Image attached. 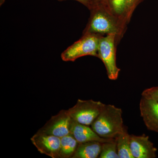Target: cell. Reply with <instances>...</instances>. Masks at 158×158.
<instances>
[{"label":"cell","instance_id":"1","mask_svg":"<svg viewBox=\"0 0 158 158\" xmlns=\"http://www.w3.org/2000/svg\"><path fill=\"white\" fill-rule=\"evenodd\" d=\"M90 11V18L83 35L92 34L103 36L114 34L119 43L126 31L127 23L115 15L108 7L95 6Z\"/></svg>","mask_w":158,"mask_h":158},{"label":"cell","instance_id":"2","mask_svg":"<svg viewBox=\"0 0 158 158\" xmlns=\"http://www.w3.org/2000/svg\"><path fill=\"white\" fill-rule=\"evenodd\" d=\"M122 110L112 105H105L91 124V128L101 137L115 138L124 127Z\"/></svg>","mask_w":158,"mask_h":158},{"label":"cell","instance_id":"3","mask_svg":"<svg viewBox=\"0 0 158 158\" xmlns=\"http://www.w3.org/2000/svg\"><path fill=\"white\" fill-rule=\"evenodd\" d=\"M101 37L92 34L83 35L79 40L62 53V60L65 62H74L85 56L98 57L99 42Z\"/></svg>","mask_w":158,"mask_h":158},{"label":"cell","instance_id":"4","mask_svg":"<svg viewBox=\"0 0 158 158\" xmlns=\"http://www.w3.org/2000/svg\"><path fill=\"white\" fill-rule=\"evenodd\" d=\"M118 44L114 34H108L100 38L98 58L104 64L108 78L111 80L118 78L120 71L116 62V47Z\"/></svg>","mask_w":158,"mask_h":158},{"label":"cell","instance_id":"5","mask_svg":"<svg viewBox=\"0 0 158 158\" xmlns=\"http://www.w3.org/2000/svg\"><path fill=\"white\" fill-rule=\"evenodd\" d=\"M105 104L93 100L78 99L73 107L68 110L73 120L87 126H91L101 112Z\"/></svg>","mask_w":158,"mask_h":158},{"label":"cell","instance_id":"6","mask_svg":"<svg viewBox=\"0 0 158 158\" xmlns=\"http://www.w3.org/2000/svg\"><path fill=\"white\" fill-rule=\"evenodd\" d=\"M72 120L68 110H61L52 116L37 132L62 138L70 134Z\"/></svg>","mask_w":158,"mask_h":158},{"label":"cell","instance_id":"7","mask_svg":"<svg viewBox=\"0 0 158 158\" xmlns=\"http://www.w3.org/2000/svg\"><path fill=\"white\" fill-rule=\"evenodd\" d=\"M31 140L40 153L52 158H59L60 148L59 137L37 132Z\"/></svg>","mask_w":158,"mask_h":158},{"label":"cell","instance_id":"8","mask_svg":"<svg viewBox=\"0 0 158 158\" xmlns=\"http://www.w3.org/2000/svg\"><path fill=\"white\" fill-rule=\"evenodd\" d=\"M131 152L134 158H154L157 148L149 140L148 136L130 135Z\"/></svg>","mask_w":158,"mask_h":158},{"label":"cell","instance_id":"9","mask_svg":"<svg viewBox=\"0 0 158 158\" xmlns=\"http://www.w3.org/2000/svg\"><path fill=\"white\" fill-rule=\"evenodd\" d=\"M140 114L148 129L158 133V102L142 97L139 104Z\"/></svg>","mask_w":158,"mask_h":158},{"label":"cell","instance_id":"10","mask_svg":"<svg viewBox=\"0 0 158 158\" xmlns=\"http://www.w3.org/2000/svg\"><path fill=\"white\" fill-rule=\"evenodd\" d=\"M70 134L74 137L79 143L89 141H98L104 143L113 139L102 138L89 126L81 124L73 119L71 126Z\"/></svg>","mask_w":158,"mask_h":158},{"label":"cell","instance_id":"11","mask_svg":"<svg viewBox=\"0 0 158 158\" xmlns=\"http://www.w3.org/2000/svg\"><path fill=\"white\" fill-rule=\"evenodd\" d=\"M102 143L98 141H89L79 143L72 158H99Z\"/></svg>","mask_w":158,"mask_h":158},{"label":"cell","instance_id":"12","mask_svg":"<svg viewBox=\"0 0 158 158\" xmlns=\"http://www.w3.org/2000/svg\"><path fill=\"white\" fill-rule=\"evenodd\" d=\"M119 158H134L131 152L130 135L127 128L124 126L123 129L115 138Z\"/></svg>","mask_w":158,"mask_h":158},{"label":"cell","instance_id":"13","mask_svg":"<svg viewBox=\"0 0 158 158\" xmlns=\"http://www.w3.org/2000/svg\"><path fill=\"white\" fill-rule=\"evenodd\" d=\"M78 144V142L71 134L60 138L59 158L72 157Z\"/></svg>","mask_w":158,"mask_h":158},{"label":"cell","instance_id":"14","mask_svg":"<svg viewBox=\"0 0 158 158\" xmlns=\"http://www.w3.org/2000/svg\"><path fill=\"white\" fill-rule=\"evenodd\" d=\"M100 158H119L115 138L102 143Z\"/></svg>","mask_w":158,"mask_h":158},{"label":"cell","instance_id":"15","mask_svg":"<svg viewBox=\"0 0 158 158\" xmlns=\"http://www.w3.org/2000/svg\"><path fill=\"white\" fill-rule=\"evenodd\" d=\"M127 1V0H110L109 3V9L111 11L127 23V22L126 20L125 15Z\"/></svg>","mask_w":158,"mask_h":158},{"label":"cell","instance_id":"16","mask_svg":"<svg viewBox=\"0 0 158 158\" xmlns=\"http://www.w3.org/2000/svg\"><path fill=\"white\" fill-rule=\"evenodd\" d=\"M143 1V0H127L126 10V20L128 24L130 23L134 11L137 6Z\"/></svg>","mask_w":158,"mask_h":158},{"label":"cell","instance_id":"17","mask_svg":"<svg viewBox=\"0 0 158 158\" xmlns=\"http://www.w3.org/2000/svg\"><path fill=\"white\" fill-rule=\"evenodd\" d=\"M141 95L145 98L153 100L158 102V86L145 89Z\"/></svg>","mask_w":158,"mask_h":158},{"label":"cell","instance_id":"18","mask_svg":"<svg viewBox=\"0 0 158 158\" xmlns=\"http://www.w3.org/2000/svg\"><path fill=\"white\" fill-rule=\"evenodd\" d=\"M59 2L66 1V0H58ZM81 3L82 5L86 6L89 10H90L93 6V0H74Z\"/></svg>","mask_w":158,"mask_h":158},{"label":"cell","instance_id":"19","mask_svg":"<svg viewBox=\"0 0 158 158\" xmlns=\"http://www.w3.org/2000/svg\"><path fill=\"white\" fill-rule=\"evenodd\" d=\"M110 0H93V6H103L109 7V3Z\"/></svg>","mask_w":158,"mask_h":158},{"label":"cell","instance_id":"20","mask_svg":"<svg viewBox=\"0 0 158 158\" xmlns=\"http://www.w3.org/2000/svg\"><path fill=\"white\" fill-rule=\"evenodd\" d=\"M5 1L6 0H0V6H2L5 3Z\"/></svg>","mask_w":158,"mask_h":158}]
</instances>
